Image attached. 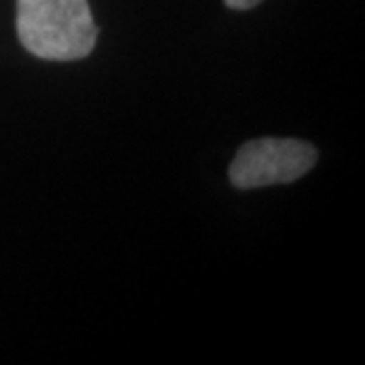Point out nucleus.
<instances>
[{"label": "nucleus", "instance_id": "f257e3e1", "mask_svg": "<svg viewBox=\"0 0 365 365\" xmlns=\"http://www.w3.org/2000/svg\"><path fill=\"white\" fill-rule=\"evenodd\" d=\"M16 33L26 51L47 61L83 59L98 39L88 0H16Z\"/></svg>", "mask_w": 365, "mask_h": 365}, {"label": "nucleus", "instance_id": "f03ea898", "mask_svg": "<svg viewBox=\"0 0 365 365\" xmlns=\"http://www.w3.org/2000/svg\"><path fill=\"white\" fill-rule=\"evenodd\" d=\"M313 144L294 138H258L242 144L230 167V181L237 189H256L292 182L313 169Z\"/></svg>", "mask_w": 365, "mask_h": 365}, {"label": "nucleus", "instance_id": "7ed1b4c3", "mask_svg": "<svg viewBox=\"0 0 365 365\" xmlns=\"http://www.w3.org/2000/svg\"><path fill=\"white\" fill-rule=\"evenodd\" d=\"M225 6L234 9V11H248V9H254L258 6L262 0H223Z\"/></svg>", "mask_w": 365, "mask_h": 365}]
</instances>
